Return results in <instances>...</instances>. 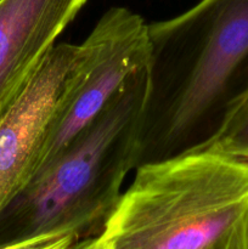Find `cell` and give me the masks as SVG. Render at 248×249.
<instances>
[{
	"instance_id": "4",
	"label": "cell",
	"mask_w": 248,
	"mask_h": 249,
	"mask_svg": "<svg viewBox=\"0 0 248 249\" xmlns=\"http://www.w3.org/2000/svg\"><path fill=\"white\" fill-rule=\"evenodd\" d=\"M148 63L150 36L145 19L126 7L107 10L89 36L77 45L35 173L102 111L130 75L148 67Z\"/></svg>"
},
{
	"instance_id": "2",
	"label": "cell",
	"mask_w": 248,
	"mask_h": 249,
	"mask_svg": "<svg viewBox=\"0 0 248 249\" xmlns=\"http://www.w3.org/2000/svg\"><path fill=\"white\" fill-rule=\"evenodd\" d=\"M148 67L134 73L102 111L31 178L0 212V248L57 232L99 236L140 156Z\"/></svg>"
},
{
	"instance_id": "5",
	"label": "cell",
	"mask_w": 248,
	"mask_h": 249,
	"mask_svg": "<svg viewBox=\"0 0 248 249\" xmlns=\"http://www.w3.org/2000/svg\"><path fill=\"white\" fill-rule=\"evenodd\" d=\"M77 45L56 44L26 89L0 117V212L31 180Z\"/></svg>"
},
{
	"instance_id": "10",
	"label": "cell",
	"mask_w": 248,
	"mask_h": 249,
	"mask_svg": "<svg viewBox=\"0 0 248 249\" xmlns=\"http://www.w3.org/2000/svg\"><path fill=\"white\" fill-rule=\"evenodd\" d=\"M0 1H1V0H0Z\"/></svg>"
},
{
	"instance_id": "3",
	"label": "cell",
	"mask_w": 248,
	"mask_h": 249,
	"mask_svg": "<svg viewBox=\"0 0 248 249\" xmlns=\"http://www.w3.org/2000/svg\"><path fill=\"white\" fill-rule=\"evenodd\" d=\"M106 249H248V162L208 150L136 167Z\"/></svg>"
},
{
	"instance_id": "1",
	"label": "cell",
	"mask_w": 248,
	"mask_h": 249,
	"mask_svg": "<svg viewBox=\"0 0 248 249\" xmlns=\"http://www.w3.org/2000/svg\"><path fill=\"white\" fill-rule=\"evenodd\" d=\"M148 36L138 167L202 150L248 91V0H199Z\"/></svg>"
},
{
	"instance_id": "9",
	"label": "cell",
	"mask_w": 248,
	"mask_h": 249,
	"mask_svg": "<svg viewBox=\"0 0 248 249\" xmlns=\"http://www.w3.org/2000/svg\"><path fill=\"white\" fill-rule=\"evenodd\" d=\"M68 249H106L102 243L100 236H91V237L78 240L74 245Z\"/></svg>"
},
{
	"instance_id": "6",
	"label": "cell",
	"mask_w": 248,
	"mask_h": 249,
	"mask_svg": "<svg viewBox=\"0 0 248 249\" xmlns=\"http://www.w3.org/2000/svg\"><path fill=\"white\" fill-rule=\"evenodd\" d=\"M87 0L0 1V117L21 95Z\"/></svg>"
},
{
	"instance_id": "8",
	"label": "cell",
	"mask_w": 248,
	"mask_h": 249,
	"mask_svg": "<svg viewBox=\"0 0 248 249\" xmlns=\"http://www.w3.org/2000/svg\"><path fill=\"white\" fill-rule=\"evenodd\" d=\"M79 238L71 232L49 233L0 249H68Z\"/></svg>"
},
{
	"instance_id": "7",
	"label": "cell",
	"mask_w": 248,
	"mask_h": 249,
	"mask_svg": "<svg viewBox=\"0 0 248 249\" xmlns=\"http://www.w3.org/2000/svg\"><path fill=\"white\" fill-rule=\"evenodd\" d=\"M202 150L248 162V91L233 105L219 130Z\"/></svg>"
}]
</instances>
